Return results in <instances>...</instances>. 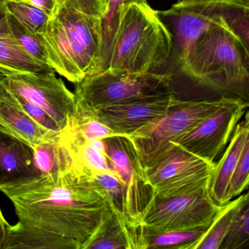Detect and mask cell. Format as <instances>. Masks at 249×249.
<instances>
[{"mask_svg": "<svg viewBox=\"0 0 249 249\" xmlns=\"http://www.w3.org/2000/svg\"><path fill=\"white\" fill-rule=\"evenodd\" d=\"M8 72L0 68V94L5 89V81L7 78Z\"/></svg>", "mask_w": 249, "mask_h": 249, "instance_id": "obj_32", "label": "cell"}, {"mask_svg": "<svg viewBox=\"0 0 249 249\" xmlns=\"http://www.w3.org/2000/svg\"><path fill=\"white\" fill-rule=\"evenodd\" d=\"M0 131L33 149L61 139V132L46 129L24 112L6 87L0 94Z\"/></svg>", "mask_w": 249, "mask_h": 249, "instance_id": "obj_14", "label": "cell"}, {"mask_svg": "<svg viewBox=\"0 0 249 249\" xmlns=\"http://www.w3.org/2000/svg\"><path fill=\"white\" fill-rule=\"evenodd\" d=\"M178 65L196 85L249 102V48L227 26H215L202 33Z\"/></svg>", "mask_w": 249, "mask_h": 249, "instance_id": "obj_2", "label": "cell"}, {"mask_svg": "<svg viewBox=\"0 0 249 249\" xmlns=\"http://www.w3.org/2000/svg\"><path fill=\"white\" fill-rule=\"evenodd\" d=\"M81 249L76 242L18 221L8 227L2 249Z\"/></svg>", "mask_w": 249, "mask_h": 249, "instance_id": "obj_19", "label": "cell"}, {"mask_svg": "<svg viewBox=\"0 0 249 249\" xmlns=\"http://www.w3.org/2000/svg\"><path fill=\"white\" fill-rule=\"evenodd\" d=\"M103 1H104L105 3H106V5H107V2H108V0H103Z\"/></svg>", "mask_w": 249, "mask_h": 249, "instance_id": "obj_34", "label": "cell"}, {"mask_svg": "<svg viewBox=\"0 0 249 249\" xmlns=\"http://www.w3.org/2000/svg\"><path fill=\"white\" fill-rule=\"evenodd\" d=\"M173 49V37L157 11L148 4H130L123 11L107 70L155 72Z\"/></svg>", "mask_w": 249, "mask_h": 249, "instance_id": "obj_4", "label": "cell"}, {"mask_svg": "<svg viewBox=\"0 0 249 249\" xmlns=\"http://www.w3.org/2000/svg\"><path fill=\"white\" fill-rule=\"evenodd\" d=\"M207 229L153 232L142 227V249H193Z\"/></svg>", "mask_w": 249, "mask_h": 249, "instance_id": "obj_22", "label": "cell"}, {"mask_svg": "<svg viewBox=\"0 0 249 249\" xmlns=\"http://www.w3.org/2000/svg\"><path fill=\"white\" fill-rule=\"evenodd\" d=\"M247 200H249V192L218 207L209 227L193 249H218L234 215Z\"/></svg>", "mask_w": 249, "mask_h": 249, "instance_id": "obj_20", "label": "cell"}, {"mask_svg": "<svg viewBox=\"0 0 249 249\" xmlns=\"http://www.w3.org/2000/svg\"><path fill=\"white\" fill-rule=\"evenodd\" d=\"M249 140L243 147L234 173L231 176L227 194V202L238 196L249 186Z\"/></svg>", "mask_w": 249, "mask_h": 249, "instance_id": "obj_27", "label": "cell"}, {"mask_svg": "<svg viewBox=\"0 0 249 249\" xmlns=\"http://www.w3.org/2000/svg\"><path fill=\"white\" fill-rule=\"evenodd\" d=\"M4 1H30V0H4Z\"/></svg>", "mask_w": 249, "mask_h": 249, "instance_id": "obj_33", "label": "cell"}, {"mask_svg": "<svg viewBox=\"0 0 249 249\" xmlns=\"http://www.w3.org/2000/svg\"><path fill=\"white\" fill-rule=\"evenodd\" d=\"M248 140H249V119L247 110L244 119L236 125L230 138V144L224 151L222 157L218 162H215L208 193L217 206H222L228 203L227 194L230 180Z\"/></svg>", "mask_w": 249, "mask_h": 249, "instance_id": "obj_16", "label": "cell"}, {"mask_svg": "<svg viewBox=\"0 0 249 249\" xmlns=\"http://www.w3.org/2000/svg\"><path fill=\"white\" fill-rule=\"evenodd\" d=\"M12 94L15 97L17 103H18L21 109L24 112H26L32 119H34L36 122H37L39 124L41 125L43 127L49 129V130L61 132L60 129H59L54 121L44 110H42L41 108L37 107L36 105L27 101L24 99L21 98V97L15 95V94Z\"/></svg>", "mask_w": 249, "mask_h": 249, "instance_id": "obj_28", "label": "cell"}, {"mask_svg": "<svg viewBox=\"0 0 249 249\" xmlns=\"http://www.w3.org/2000/svg\"><path fill=\"white\" fill-rule=\"evenodd\" d=\"M249 199L234 215L218 249H243L249 246Z\"/></svg>", "mask_w": 249, "mask_h": 249, "instance_id": "obj_25", "label": "cell"}, {"mask_svg": "<svg viewBox=\"0 0 249 249\" xmlns=\"http://www.w3.org/2000/svg\"><path fill=\"white\" fill-rule=\"evenodd\" d=\"M132 3L148 4V2L147 0H108L106 13L102 18L103 44L96 73L107 70L112 46L123 11Z\"/></svg>", "mask_w": 249, "mask_h": 249, "instance_id": "obj_21", "label": "cell"}, {"mask_svg": "<svg viewBox=\"0 0 249 249\" xmlns=\"http://www.w3.org/2000/svg\"><path fill=\"white\" fill-rule=\"evenodd\" d=\"M249 103L243 99L227 97L217 110L175 143L207 161L215 162L248 110Z\"/></svg>", "mask_w": 249, "mask_h": 249, "instance_id": "obj_12", "label": "cell"}, {"mask_svg": "<svg viewBox=\"0 0 249 249\" xmlns=\"http://www.w3.org/2000/svg\"><path fill=\"white\" fill-rule=\"evenodd\" d=\"M8 14L27 28L38 33L46 27L51 17L30 1H5Z\"/></svg>", "mask_w": 249, "mask_h": 249, "instance_id": "obj_24", "label": "cell"}, {"mask_svg": "<svg viewBox=\"0 0 249 249\" xmlns=\"http://www.w3.org/2000/svg\"><path fill=\"white\" fill-rule=\"evenodd\" d=\"M0 68L7 72H56L30 56L17 41L8 24L4 0H0Z\"/></svg>", "mask_w": 249, "mask_h": 249, "instance_id": "obj_18", "label": "cell"}, {"mask_svg": "<svg viewBox=\"0 0 249 249\" xmlns=\"http://www.w3.org/2000/svg\"><path fill=\"white\" fill-rule=\"evenodd\" d=\"M30 2L41 8L51 18H53L64 6L65 0H30Z\"/></svg>", "mask_w": 249, "mask_h": 249, "instance_id": "obj_30", "label": "cell"}, {"mask_svg": "<svg viewBox=\"0 0 249 249\" xmlns=\"http://www.w3.org/2000/svg\"><path fill=\"white\" fill-rule=\"evenodd\" d=\"M142 249V227L129 224L111 208L84 249Z\"/></svg>", "mask_w": 249, "mask_h": 249, "instance_id": "obj_17", "label": "cell"}, {"mask_svg": "<svg viewBox=\"0 0 249 249\" xmlns=\"http://www.w3.org/2000/svg\"><path fill=\"white\" fill-rule=\"evenodd\" d=\"M218 208L208 192L169 198L155 196L141 225L153 232L207 228Z\"/></svg>", "mask_w": 249, "mask_h": 249, "instance_id": "obj_9", "label": "cell"}, {"mask_svg": "<svg viewBox=\"0 0 249 249\" xmlns=\"http://www.w3.org/2000/svg\"><path fill=\"white\" fill-rule=\"evenodd\" d=\"M178 97L168 94L138 99L106 106L83 116L100 121L117 135L127 136L162 116Z\"/></svg>", "mask_w": 249, "mask_h": 249, "instance_id": "obj_13", "label": "cell"}, {"mask_svg": "<svg viewBox=\"0 0 249 249\" xmlns=\"http://www.w3.org/2000/svg\"><path fill=\"white\" fill-rule=\"evenodd\" d=\"M183 100L178 97L161 117L127 135L144 171L165 157L180 138L215 111L226 99Z\"/></svg>", "mask_w": 249, "mask_h": 249, "instance_id": "obj_7", "label": "cell"}, {"mask_svg": "<svg viewBox=\"0 0 249 249\" xmlns=\"http://www.w3.org/2000/svg\"><path fill=\"white\" fill-rule=\"evenodd\" d=\"M215 167V162L174 143L171 151L145 173L154 195L169 198L208 192Z\"/></svg>", "mask_w": 249, "mask_h": 249, "instance_id": "obj_8", "label": "cell"}, {"mask_svg": "<svg viewBox=\"0 0 249 249\" xmlns=\"http://www.w3.org/2000/svg\"><path fill=\"white\" fill-rule=\"evenodd\" d=\"M103 141L106 157L124 185L128 221L141 228L142 218L155 195L136 150L127 136L115 135Z\"/></svg>", "mask_w": 249, "mask_h": 249, "instance_id": "obj_10", "label": "cell"}, {"mask_svg": "<svg viewBox=\"0 0 249 249\" xmlns=\"http://www.w3.org/2000/svg\"><path fill=\"white\" fill-rule=\"evenodd\" d=\"M51 67L71 82L96 73L103 44L102 18L62 7L37 33Z\"/></svg>", "mask_w": 249, "mask_h": 249, "instance_id": "obj_3", "label": "cell"}, {"mask_svg": "<svg viewBox=\"0 0 249 249\" xmlns=\"http://www.w3.org/2000/svg\"><path fill=\"white\" fill-rule=\"evenodd\" d=\"M8 21L13 35L21 47L30 56L51 67L49 56L37 33L27 28L8 12Z\"/></svg>", "mask_w": 249, "mask_h": 249, "instance_id": "obj_26", "label": "cell"}, {"mask_svg": "<svg viewBox=\"0 0 249 249\" xmlns=\"http://www.w3.org/2000/svg\"><path fill=\"white\" fill-rule=\"evenodd\" d=\"M64 7L73 8L83 14L102 18L107 5L103 0H65Z\"/></svg>", "mask_w": 249, "mask_h": 249, "instance_id": "obj_29", "label": "cell"}, {"mask_svg": "<svg viewBox=\"0 0 249 249\" xmlns=\"http://www.w3.org/2000/svg\"><path fill=\"white\" fill-rule=\"evenodd\" d=\"M5 84L12 94L44 110L61 132L66 129L75 114V94L61 78L56 77L55 72H9Z\"/></svg>", "mask_w": 249, "mask_h": 249, "instance_id": "obj_11", "label": "cell"}, {"mask_svg": "<svg viewBox=\"0 0 249 249\" xmlns=\"http://www.w3.org/2000/svg\"><path fill=\"white\" fill-rule=\"evenodd\" d=\"M90 177L100 189L110 208L129 223L126 215L124 185L116 173L110 171L94 172Z\"/></svg>", "mask_w": 249, "mask_h": 249, "instance_id": "obj_23", "label": "cell"}, {"mask_svg": "<svg viewBox=\"0 0 249 249\" xmlns=\"http://www.w3.org/2000/svg\"><path fill=\"white\" fill-rule=\"evenodd\" d=\"M18 221L71 239L84 249L110 209L91 178L72 164L1 186Z\"/></svg>", "mask_w": 249, "mask_h": 249, "instance_id": "obj_1", "label": "cell"}, {"mask_svg": "<svg viewBox=\"0 0 249 249\" xmlns=\"http://www.w3.org/2000/svg\"><path fill=\"white\" fill-rule=\"evenodd\" d=\"M157 13L173 37L177 64L189 46L215 26H227L249 48V0H178Z\"/></svg>", "mask_w": 249, "mask_h": 249, "instance_id": "obj_5", "label": "cell"}, {"mask_svg": "<svg viewBox=\"0 0 249 249\" xmlns=\"http://www.w3.org/2000/svg\"><path fill=\"white\" fill-rule=\"evenodd\" d=\"M76 84L75 113L81 115L89 114L110 105L175 94L171 75L157 72L107 69L87 75Z\"/></svg>", "mask_w": 249, "mask_h": 249, "instance_id": "obj_6", "label": "cell"}, {"mask_svg": "<svg viewBox=\"0 0 249 249\" xmlns=\"http://www.w3.org/2000/svg\"><path fill=\"white\" fill-rule=\"evenodd\" d=\"M39 174L34 149L0 131V187Z\"/></svg>", "mask_w": 249, "mask_h": 249, "instance_id": "obj_15", "label": "cell"}, {"mask_svg": "<svg viewBox=\"0 0 249 249\" xmlns=\"http://www.w3.org/2000/svg\"><path fill=\"white\" fill-rule=\"evenodd\" d=\"M9 224V223L5 219L2 211L0 209V249H2V247H3Z\"/></svg>", "mask_w": 249, "mask_h": 249, "instance_id": "obj_31", "label": "cell"}]
</instances>
